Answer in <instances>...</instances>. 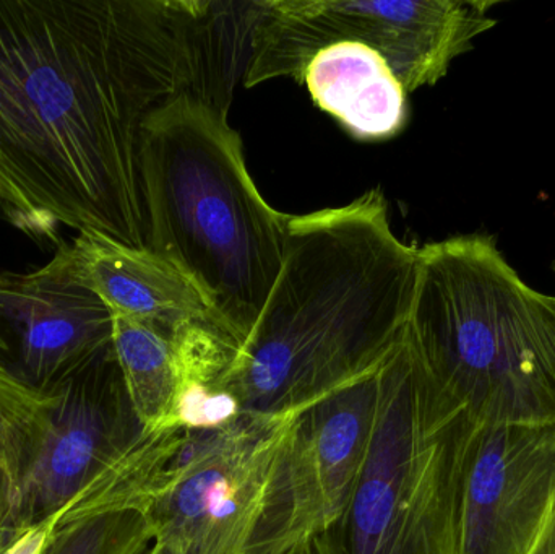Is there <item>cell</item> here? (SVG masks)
Returning a JSON list of instances; mask_svg holds the SVG:
<instances>
[{"mask_svg":"<svg viewBox=\"0 0 555 554\" xmlns=\"http://www.w3.org/2000/svg\"><path fill=\"white\" fill-rule=\"evenodd\" d=\"M57 396L29 474L18 539L54 519L145 435L114 347L52 390Z\"/></svg>","mask_w":555,"mask_h":554,"instance_id":"9","label":"cell"},{"mask_svg":"<svg viewBox=\"0 0 555 554\" xmlns=\"http://www.w3.org/2000/svg\"><path fill=\"white\" fill-rule=\"evenodd\" d=\"M287 554H323V552L319 540L313 539L312 542L304 543V545L297 546L296 550Z\"/></svg>","mask_w":555,"mask_h":554,"instance_id":"18","label":"cell"},{"mask_svg":"<svg viewBox=\"0 0 555 554\" xmlns=\"http://www.w3.org/2000/svg\"><path fill=\"white\" fill-rule=\"evenodd\" d=\"M137 554H175L172 552H169L168 549H165V546L162 545V543L158 542V540L153 539L152 542L149 543V545L145 546V549L140 550Z\"/></svg>","mask_w":555,"mask_h":554,"instance_id":"19","label":"cell"},{"mask_svg":"<svg viewBox=\"0 0 555 554\" xmlns=\"http://www.w3.org/2000/svg\"><path fill=\"white\" fill-rule=\"evenodd\" d=\"M302 83L313 103L359 140L397 136L408 123V93L380 54L359 42L322 49Z\"/></svg>","mask_w":555,"mask_h":554,"instance_id":"13","label":"cell"},{"mask_svg":"<svg viewBox=\"0 0 555 554\" xmlns=\"http://www.w3.org/2000/svg\"><path fill=\"white\" fill-rule=\"evenodd\" d=\"M306 409L240 412L185 429L146 510L155 539L175 554L249 553L278 459Z\"/></svg>","mask_w":555,"mask_h":554,"instance_id":"7","label":"cell"},{"mask_svg":"<svg viewBox=\"0 0 555 554\" xmlns=\"http://www.w3.org/2000/svg\"><path fill=\"white\" fill-rule=\"evenodd\" d=\"M554 270H555V266H554Z\"/></svg>","mask_w":555,"mask_h":554,"instance_id":"20","label":"cell"},{"mask_svg":"<svg viewBox=\"0 0 555 554\" xmlns=\"http://www.w3.org/2000/svg\"><path fill=\"white\" fill-rule=\"evenodd\" d=\"M380 366L297 416L247 554L291 553L338 523L371 445Z\"/></svg>","mask_w":555,"mask_h":554,"instance_id":"8","label":"cell"},{"mask_svg":"<svg viewBox=\"0 0 555 554\" xmlns=\"http://www.w3.org/2000/svg\"><path fill=\"white\" fill-rule=\"evenodd\" d=\"M55 402V392H39L0 366V554L18 540L26 485Z\"/></svg>","mask_w":555,"mask_h":554,"instance_id":"14","label":"cell"},{"mask_svg":"<svg viewBox=\"0 0 555 554\" xmlns=\"http://www.w3.org/2000/svg\"><path fill=\"white\" fill-rule=\"evenodd\" d=\"M39 554H137L153 539L143 507H65L49 520Z\"/></svg>","mask_w":555,"mask_h":554,"instance_id":"15","label":"cell"},{"mask_svg":"<svg viewBox=\"0 0 555 554\" xmlns=\"http://www.w3.org/2000/svg\"><path fill=\"white\" fill-rule=\"evenodd\" d=\"M55 256L114 315L166 328L195 324L221 328L198 289L152 249L87 231L62 243Z\"/></svg>","mask_w":555,"mask_h":554,"instance_id":"12","label":"cell"},{"mask_svg":"<svg viewBox=\"0 0 555 554\" xmlns=\"http://www.w3.org/2000/svg\"><path fill=\"white\" fill-rule=\"evenodd\" d=\"M482 0H260L244 87L302 83L322 49L359 42L387 62L408 94L442 80L482 33L498 25Z\"/></svg>","mask_w":555,"mask_h":554,"instance_id":"6","label":"cell"},{"mask_svg":"<svg viewBox=\"0 0 555 554\" xmlns=\"http://www.w3.org/2000/svg\"><path fill=\"white\" fill-rule=\"evenodd\" d=\"M241 35L218 0H0V217L149 249L142 152L169 98H233Z\"/></svg>","mask_w":555,"mask_h":554,"instance_id":"1","label":"cell"},{"mask_svg":"<svg viewBox=\"0 0 555 554\" xmlns=\"http://www.w3.org/2000/svg\"><path fill=\"white\" fill-rule=\"evenodd\" d=\"M528 554H555V500L550 516Z\"/></svg>","mask_w":555,"mask_h":554,"instance_id":"17","label":"cell"},{"mask_svg":"<svg viewBox=\"0 0 555 554\" xmlns=\"http://www.w3.org/2000/svg\"><path fill=\"white\" fill-rule=\"evenodd\" d=\"M479 423L410 335L380 366L364 468L323 554H459L463 487Z\"/></svg>","mask_w":555,"mask_h":554,"instance_id":"5","label":"cell"},{"mask_svg":"<svg viewBox=\"0 0 555 554\" xmlns=\"http://www.w3.org/2000/svg\"><path fill=\"white\" fill-rule=\"evenodd\" d=\"M142 178L149 249L198 289L241 348L283 266L289 215L257 189L228 111L189 91L146 123Z\"/></svg>","mask_w":555,"mask_h":554,"instance_id":"3","label":"cell"},{"mask_svg":"<svg viewBox=\"0 0 555 554\" xmlns=\"http://www.w3.org/2000/svg\"><path fill=\"white\" fill-rule=\"evenodd\" d=\"M113 348V312L57 256L33 272H0V366L52 392Z\"/></svg>","mask_w":555,"mask_h":554,"instance_id":"10","label":"cell"},{"mask_svg":"<svg viewBox=\"0 0 555 554\" xmlns=\"http://www.w3.org/2000/svg\"><path fill=\"white\" fill-rule=\"evenodd\" d=\"M49 527L39 526L36 529L29 530L25 536L20 537L9 550L3 554H39L46 540H48Z\"/></svg>","mask_w":555,"mask_h":554,"instance_id":"16","label":"cell"},{"mask_svg":"<svg viewBox=\"0 0 555 554\" xmlns=\"http://www.w3.org/2000/svg\"><path fill=\"white\" fill-rule=\"evenodd\" d=\"M408 335L479 425L555 423V296L525 283L495 237L421 247Z\"/></svg>","mask_w":555,"mask_h":554,"instance_id":"4","label":"cell"},{"mask_svg":"<svg viewBox=\"0 0 555 554\" xmlns=\"http://www.w3.org/2000/svg\"><path fill=\"white\" fill-rule=\"evenodd\" d=\"M417 270L380 188L289 215L275 285L221 381L230 412L304 409L377 370L406 337Z\"/></svg>","mask_w":555,"mask_h":554,"instance_id":"2","label":"cell"},{"mask_svg":"<svg viewBox=\"0 0 555 554\" xmlns=\"http://www.w3.org/2000/svg\"><path fill=\"white\" fill-rule=\"evenodd\" d=\"M555 500V423L478 425L459 554H528Z\"/></svg>","mask_w":555,"mask_h":554,"instance_id":"11","label":"cell"}]
</instances>
